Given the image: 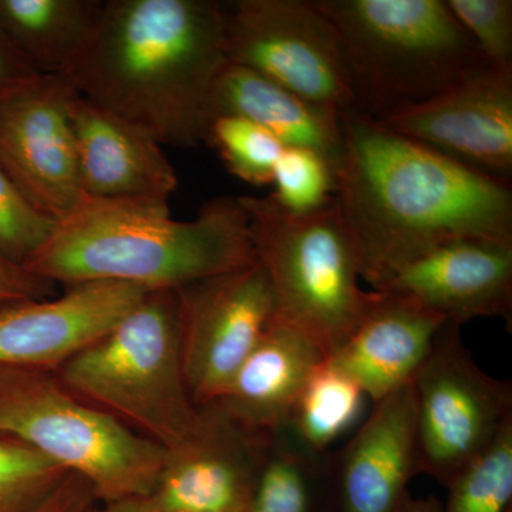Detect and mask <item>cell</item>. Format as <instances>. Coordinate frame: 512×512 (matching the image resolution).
Listing matches in <instances>:
<instances>
[{
    "label": "cell",
    "instance_id": "11",
    "mask_svg": "<svg viewBox=\"0 0 512 512\" xmlns=\"http://www.w3.org/2000/svg\"><path fill=\"white\" fill-rule=\"evenodd\" d=\"M76 94L66 77L42 74L0 104V168L40 214L56 222L86 198L72 124Z\"/></svg>",
    "mask_w": 512,
    "mask_h": 512
},
{
    "label": "cell",
    "instance_id": "30",
    "mask_svg": "<svg viewBox=\"0 0 512 512\" xmlns=\"http://www.w3.org/2000/svg\"><path fill=\"white\" fill-rule=\"evenodd\" d=\"M55 288L53 282L30 274L0 252V308L10 303L50 298Z\"/></svg>",
    "mask_w": 512,
    "mask_h": 512
},
{
    "label": "cell",
    "instance_id": "21",
    "mask_svg": "<svg viewBox=\"0 0 512 512\" xmlns=\"http://www.w3.org/2000/svg\"><path fill=\"white\" fill-rule=\"evenodd\" d=\"M104 0H0V32L37 73L60 76L89 42Z\"/></svg>",
    "mask_w": 512,
    "mask_h": 512
},
{
    "label": "cell",
    "instance_id": "6",
    "mask_svg": "<svg viewBox=\"0 0 512 512\" xmlns=\"http://www.w3.org/2000/svg\"><path fill=\"white\" fill-rule=\"evenodd\" d=\"M248 217L256 262L274 293L276 316L329 359L365 315L372 291L359 286L355 245L338 200L306 214L268 197H238Z\"/></svg>",
    "mask_w": 512,
    "mask_h": 512
},
{
    "label": "cell",
    "instance_id": "12",
    "mask_svg": "<svg viewBox=\"0 0 512 512\" xmlns=\"http://www.w3.org/2000/svg\"><path fill=\"white\" fill-rule=\"evenodd\" d=\"M375 121L441 156L510 183L512 70L485 66L436 96Z\"/></svg>",
    "mask_w": 512,
    "mask_h": 512
},
{
    "label": "cell",
    "instance_id": "31",
    "mask_svg": "<svg viewBox=\"0 0 512 512\" xmlns=\"http://www.w3.org/2000/svg\"><path fill=\"white\" fill-rule=\"evenodd\" d=\"M97 500L92 485L76 474L66 477L26 512H96Z\"/></svg>",
    "mask_w": 512,
    "mask_h": 512
},
{
    "label": "cell",
    "instance_id": "35",
    "mask_svg": "<svg viewBox=\"0 0 512 512\" xmlns=\"http://www.w3.org/2000/svg\"><path fill=\"white\" fill-rule=\"evenodd\" d=\"M96 512H99V508H97V511Z\"/></svg>",
    "mask_w": 512,
    "mask_h": 512
},
{
    "label": "cell",
    "instance_id": "27",
    "mask_svg": "<svg viewBox=\"0 0 512 512\" xmlns=\"http://www.w3.org/2000/svg\"><path fill=\"white\" fill-rule=\"evenodd\" d=\"M272 185V200L295 214L319 210L335 198L332 167L305 148H285L275 165Z\"/></svg>",
    "mask_w": 512,
    "mask_h": 512
},
{
    "label": "cell",
    "instance_id": "19",
    "mask_svg": "<svg viewBox=\"0 0 512 512\" xmlns=\"http://www.w3.org/2000/svg\"><path fill=\"white\" fill-rule=\"evenodd\" d=\"M326 357L275 316L215 406L252 433L268 436L291 419L303 387Z\"/></svg>",
    "mask_w": 512,
    "mask_h": 512
},
{
    "label": "cell",
    "instance_id": "14",
    "mask_svg": "<svg viewBox=\"0 0 512 512\" xmlns=\"http://www.w3.org/2000/svg\"><path fill=\"white\" fill-rule=\"evenodd\" d=\"M146 289L117 282L66 288L57 298L0 308V367L56 373L103 338L146 296Z\"/></svg>",
    "mask_w": 512,
    "mask_h": 512
},
{
    "label": "cell",
    "instance_id": "4",
    "mask_svg": "<svg viewBox=\"0 0 512 512\" xmlns=\"http://www.w3.org/2000/svg\"><path fill=\"white\" fill-rule=\"evenodd\" d=\"M338 33L353 113L379 120L485 66L446 0H313Z\"/></svg>",
    "mask_w": 512,
    "mask_h": 512
},
{
    "label": "cell",
    "instance_id": "7",
    "mask_svg": "<svg viewBox=\"0 0 512 512\" xmlns=\"http://www.w3.org/2000/svg\"><path fill=\"white\" fill-rule=\"evenodd\" d=\"M0 433L84 478L104 504L148 498L165 460L163 447L42 370L0 367Z\"/></svg>",
    "mask_w": 512,
    "mask_h": 512
},
{
    "label": "cell",
    "instance_id": "13",
    "mask_svg": "<svg viewBox=\"0 0 512 512\" xmlns=\"http://www.w3.org/2000/svg\"><path fill=\"white\" fill-rule=\"evenodd\" d=\"M200 429L165 451L150 512H247L268 436L252 433L220 407H201Z\"/></svg>",
    "mask_w": 512,
    "mask_h": 512
},
{
    "label": "cell",
    "instance_id": "23",
    "mask_svg": "<svg viewBox=\"0 0 512 512\" xmlns=\"http://www.w3.org/2000/svg\"><path fill=\"white\" fill-rule=\"evenodd\" d=\"M365 397L353 380L325 360L303 387L288 423L309 446L329 451L330 444L355 424Z\"/></svg>",
    "mask_w": 512,
    "mask_h": 512
},
{
    "label": "cell",
    "instance_id": "5",
    "mask_svg": "<svg viewBox=\"0 0 512 512\" xmlns=\"http://www.w3.org/2000/svg\"><path fill=\"white\" fill-rule=\"evenodd\" d=\"M83 402L165 451L191 439L202 409L191 399L180 348L177 291H151L55 373Z\"/></svg>",
    "mask_w": 512,
    "mask_h": 512
},
{
    "label": "cell",
    "instance_id": "32",
    "mask_svg": "<svg viewBox=\"0 0 512 512\" xmlns=\"http://www.w3.org/2000/svg\"><path fill=\"white\" fill-rule=\"evenodd\" d=\"M42 74L0 32V104L35 82Z\"/></svg>",
    "mask_w": 512,
    "mask_h": 512
},
{
    "label": "cell",
    "instance_id": "10",
    "mask_svg": "<svg viewBox=\"0 0 512 512\" xmlns=\"http://www.w3.org/2000/svg\"><path fill=\"white\" fill-rule=\"evenodd\" d=\"M185 382L198 407L217 403L276 316L262 266L202 279L178 289Z\"/></svg>",
    "mask_w": 512,
    "mask_h": 512
},
{
    "label": "cell",
    "instance_id": "25",
    "mask_svg": "<svg viewBox=\"0 0 512 512\" xmlns=\"http://www.w3.org/2000/svg\"><path fill=\"white\" fill-rule=\"evenodd\" d=\"M205 143L217 150L229 173L252 185L272 184L285 150L264 128L238 116L212 119Z\"/></svg>",
    "mask_w": 512,
    "mask_h": 512
},
{
    "label": "cell",
    "instance_id": "29",
    "mask_svg": "<svg viewBox=\"0 0 512 512\" xmlns=\"http://www.w3.org/2000/svg\"><path fill=\"white\" fill-rule=\"evenodd\" d=\"M55 227L56 221L40 214L0 168V252L23 266Z\"/></svg>",
    "mask_w": 512,
    "mask_h": 512
},
{
    "label": "cell",
    "instance_id": "20",
    "mask_svg": "<svg viewBox=\"0 0 512 512\" xmlns=\"http://www.w3.org/2000/svg\"><path fill=\"white\" fill-rule=\"evenodd\" d=\"M238 116L264 128L285 148H305L338 164L343 148L342 113L305 100L245 67H224L211 99V121Z\"/></svg>",
    "mask_w": 512,
    "mask_h": 512
},
{
    "label": "cell",
    "instance_id": "26",
    "mask_svg": "<svg viewBox=\"0 0 512 512\" xmlns=\"http://www.w3.org/2000/svg\"><path fill=\"white\" fill-rule=\"evenodd\" d=\"M66 474L35 448L0 433V512L29 511Z\"/></svg>",
    "mask_w": 512,
    "mask_h": 512
},
{
    "label": "cell",
    "instance_id": "15",
    "mask_svg": "<svg viewBox=\"0 0 512 512\" xmlns=\"http://www.w3.org/2000/svg\"><path fill=\"white\" fill-rule=\"evenodd\" d=\"M379 291L393 293L453 325L501 318L512 325V242L460 239L420 256Z\"/></svg>",
    "mask_w": 512,
    "mask_h": 512
},
{
    "label": "cell",
    "instance_id": "18",
    "mask_svg": "<svg viewBox=\"0 0 512 512\" xmlns=\"http://www.w3.org/2000/svg\"><path fill=\"white\" fill-rule=\"evenodd\" d=\"M446 323L407 299L372 291L359 325L326 360L377 403L413 382Z\"/></svg>",
    "mask_w": 512,
    "mask_h": 512
},
{
    "label": "cell",
    "instance_id": "3",
    "mask_svg": "<svg viewBox=\"0 0 512 512\" xmlns=\"http://www.w3.org/2000/svg\"><path fill=\"white\" fill-rule=\"evenodd\" d=\"M254 264L238 197L205 202L191 221L173 220L168 201L86 197L23 268L66 288L117 282L151 292L178 291Z\"/></svg>",
    "mask_w": 512,
    "mask_h": 512
},
{
    "label": "cell",
    "instance_id": "9",
    "mask_svg": "<svg viewBox=\"0 0 512 512\" xmlns=\"http://www.w3.org/2000/svg\"><path fill=\"white\" fill-rule=\"evenodd\" d=\"M229 63L339 113L355 97L338 33L313 0L224 3Z\"/></svg>",
    "mask_w": 512,
    "mask_h": 512
},
{
    "label": "cell",
    "instance_id": "2",
    "mask_svg": "<svg viewBox=\"0 0 512 512\" xmlns=\"http://www.w3.org/2000/svg\"><path fill=\"white\" fill-rule=\"evenodd\" d=\"M227 64L224 3L104 0L89 42L60 76L161 146L195 148Z\"/></svg>",
    "mask_w": 512,
    "mask_h": 512
},
{
    "label": "cell",
    "instance_id": "1",
    "mask_svg": "<svg viewBox=\"0 0 512 512\" xmlns=\"http://www.w3.org/2000/svg\"><path fill=\"white\" fill-rule=\"evenodd\" d=\"M342 127L335 197L372 291L448 242H512L511 183L357 113H342Z\"/></svg>",
    "mask_w": 512,
    "mask_h": 512
},
{
    "label": "cell",
    "instance_id": "8",
    "mask_svg": "<svg viewBox=\"0 0 512 512\" xmlns=\"http://www.w3.org/2000/svg\"><path fill=\"white\" fill-rule=\"evenodd\" d=\"M417 471L448 487L512 421V384L487 375L446 323L412 382Z\"/></svg>",
    "mask_w": 512,
    "mask_h": 512
},
{
    "label": "cell",
    "instance_id": "33",
    "mask_svg": "<svg viewBox=\"0 0 512 512\" xmlns=\"http://www.w3.org/2000/svg\"><path fill=\"white\" fill-rule=\"evenodd\" d=\"M443 504L436 497L414 498L407 494L397 512H441Z\"/></svg>",
    "mask_w": 512,
    "mask_h": 512
},
{
    "label": "cell",
    "instance_id": "24",
    "mask_svg": "<svg viewBox=\"0 0 512 512\" xmlns=\"http://www.w3.org/2000/svg\"><path fill=\"white\" fill-rule=\"evenodd\" d=\"M447 490L441 512H512V421Z\"/></svg>",
    "mask_w": 512,
    "mask_h": 512
},
{
    "label": "cell",
    "instance_id": "28",
    "mask_svg": "<svg viewBox=\"0 0 512 512\" xmlns=\"http://www.w3.org/2000/svg\"><path fill=\"white\" fill-rule=\"evenodd\" d=\"M485 62L512 70L511 0H446Z\"/></svg>",
    "mask_w": 512,
    "mask_h": 512
},
{
    "label": "cell",
    "instance_id": "22",
    "mask_svg": "<svg viewBox=\"0 0 512 512\" xmlns=\"http://www.w3.org/2000/svg\"><path fill=\"white\" fill-rule=\"evenodd\" d=\"M247 512H333L330 451L309 446L289 423L272 431Z\"/></svg>",
    "mask_w": 512,
    "mask_h": 512
},
{
    "label": "cell",
    "instance_id": "34",
    "mask_svg": "<svg viewBox=\"0 0 512 512\" xmlns=\"http://www.w3.org/2000/svg\"><path fill=\"white\" fill-rule=\"evenodd\" d=\"M99 512H150V510H148L146 498H131V500L106 504Z\"/></svg>",
    "mask_w": 512,
    "mask_h": 512
},
{
    "label": "cell",
    "instance_id": "16",
    "mask_svg": "<svg viewBox=\"0 0 512 512\" xmlns=\"http://www.w3.org/2000/svg\"><path fill=\"white\" fill-rule=\"evenodd\" d=\"M330 463L333 512H397L419 474L412 383L375 403Z\"/></svg>",
    "mask_w": 512,
    "mask_h": 512
},
{
    "label": "cell",
    "instance_id": "17",
    "mask_svg": "<svg viewBox=\"0 0 512 512\" xmlns=\"http://www.w3.org/2000/svg\"><path fill=\"white\" fill-rule=\"evenodd\" d=\"M77 170L84 195L99 200H170L173 164L154 138L76 94L72 106Z\"/></svg>",
    "mask_w": 512,
    "mask_h": 512
}]
</instances>
